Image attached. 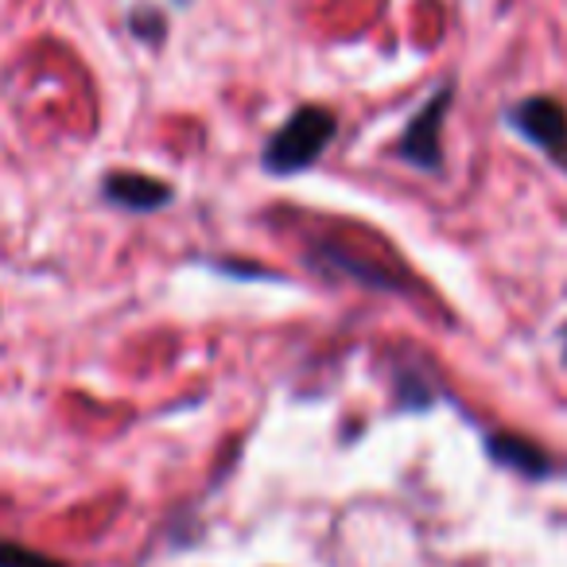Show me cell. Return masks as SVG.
Segmentation results:
<instances>
[{
    "mask_svg": "<svg viewBox=\"0 0 567 567\" xmlns=\"http://www.w3.org/2000/svg\"><path fill=\"white\" fill-rule=\"evenodd\" d=\"M339 136V117L327 105H300L292 110L280 125L272 128V136L260 148V172L288 179V175H303L308 167H316L323 159V152L331 148V141Z\"/></svg>",
    "mask_w": 567,
    "mask_h": 567,
    "instance_id": "6da1fadb",
    "label": "cell"
},
{
    "mask_svg": "<svg viewBox=\"0 0 567 567\" xmlns=\"http://www.w3.org/2000/svg\"><path fill=\"white\" fill-rule=\"evenodd\" d=\"M455 105V82H440L427 94V102L409 117L401 136L393 141V156L409 164L412 172L440 175L443 172V128H447V113Z\"/></svg>",
    "mask_w": 567,
    "mask_h": 567,
    "instance_id": "7a4b0ae2",
    "label": "cell"
},
{
    "mask_svg": "<svg viewBox=\"0 0 567 567\" xmlns=\"http://www.w3.org/2000/svg\"><path fill=\"white\" fill-rule=\"evenodd\" d=\"M502 125L536 148L551 167L567 172V105L551 94H533L502 113Z\"/></svg>",
    "mask_w": 567,
    "mask_h": 567,
    "instance_id": "3957f363",
    "label": "cell"
},
{
    "mask_svg": "<svg viewBox=\"0 0 567 567\" xmlns=\"http://www.w3.org/2000/svg\"><path fill=\"white\" fill-rule=\"evenodd\" d=\"M319 268H327V272L342 276V280H354L362 284V288H373V292H409V276L404 268L396 265H381V260H370V257H358V252L342 249V245H331L323 241L319 245Z\"/></svg>",
    "mask_w": 567,
    "mask_h": 567,
    "instance_id": "277c9868",
    "label": "cell"
},
{
    "mask_svg": "<svg viewBox=\"0 0 567 567\" xmlns=\"http://www.w3.org/2000/svg\"><path fill=\"white\" fill-rule=\"evenodd\" d=\"M102 203L128 214H156L175 203V187L159 175L144 172H110L102 179Z\"/></svg>",
    "mask_w": 567,
    "mask_h": 567,
    "instance_id": "5b68a950",
    "label": "cell"
},
{
    "mask_svg": "<svg viewBox=\"0 0 567 567\" xmlns=\"http://www.w3.org/2000/svg\"><path fill=\"white\" fill-rule=\"evenodd\" d=\"M486 451L494 463L509 466V471L525 474V478H544V474H551V458L544 455V447H536L533 440H525V435L494 432L486 440Z\"/></svg>",
    "mask_w": 567,
    "mask_h": 567,
    "instance_id": "8992f818",
    "label": "cell"
},
{
    "mask_svg": "<svg viewBox=\"0 0 567 567\" xmlns=\"http://www.w3.org/2000/svg\"><path fill=\"white\" fill-rule=\"evenodd\" d=\"M0 567H63L59 559L43 556V551H32L24 544L0 540Z\"/></svg>",
    "mask_w": 567,
    "mask_h": 567,
    "instance_id": "52a82bcc",
    "label": "cell"
}]
</instances>
